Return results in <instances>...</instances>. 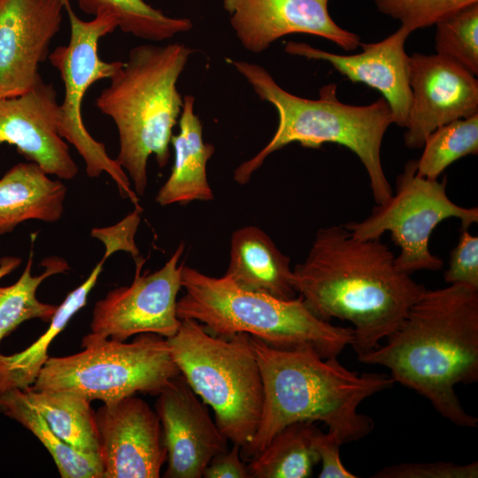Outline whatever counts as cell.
Segmentation results:
<instances>
[{"mask_svg": "<svg viewBox=\"0 0 478 478\" xmlns=\"http://www.w3.org/2000/svg\"><path fill=\"white\" fill-rule=\"evenodd\" d=\"M381 238L358 239L343 226L320 228L305 261L293 268V286L319 319L352 324L357 356L380 345L427 289L399 271Z\"/></svg>", "mask_w": 478, "mask_h": 478, "instance_id": "cell-1", "label": "cell"}, {"mask_svg": "<svg viewBox=\"0 0 478 478\" xmlns=\"http://www.w3.org/2000/svg\"><path fill=\"white\" fill-rule=\"evenodd\" d=\"M383 345L358 356L382 366L395 382L429 401L444 419L475 428L455 387L478 381V289L466 284L426 289Z\"/></svg>", "mask_w": 478, "mask_h": 478, "instance_id": "cell-2", "label": "cell"}, {"mask_svg": "<svg viewBox=\"0 0 478 478\" xmlns=\"http://www.w3.org/2000/svg\"><path fill=\"white\" fill-rule=\"evenodd\" d=\"M263 386V406L257 432L240 451L247 462L284 427L320 421L343 444L363 439L374 428L373 419L358 412L366 398L390 389V374H358L337 357L324 358L311 346L273 347L251 336Z\"/></svg>", "mask_w": 478, "mask_h": 478, "instance_id": "cell-3", "label": "cell"}, {"mask_svg": "<svg viewBox=\"0 0 478 478\" xmlns=\"http://www.w3.org/2000/svg\"><path fill=\"white\" fill-rule=\"evenodd\" d=\"M227 62L278 113L277 129L269 143L235 170L237 183H248L270 154L289 143L296 142L305 148L318 149L333 143L358 156L367 173L375 204L392 195L381 158L383 136L393 124L391 110L384 98L363 106L346 104L338 100L336 85L329 83L319 90L318 99H307L286 91L259 65L231 58Z\"/></svg>", "mask_w": 478, "mask_h": 478, "instance_id": "cell-4", "label": "cell"}, {"mask_svg": "<svg viewBox=\"0 0 478 478\" xmlns=\"http://www.w3.org/2000/svg\"><path fill=\"white\" fill-rule=\"evenodd\" d=\"M194 51L179 42L135 46L96 100L97 109L117 127L116 160L138 197L146 190L150 156L155 155L161 168L170 159L173 128L183 104L177 81Z\"/></svg>", "mask_w": 478, "mask_h": 478, "instance_id": "cell-5", "label": "cell"}, {"mask_svg": "<svg viewBox=\"0 0 478 478\" xmlns=\"http://www.w3.org/2000/svg\"><path fill=\"white\" fill-rule=\"evenodd\" d=\"M176 312L195 320L212 335L246 333L276 348L311 346L324 358L337 357L353 339L351 327L317 318L298 296L281 299L243 289L228 277H212L183 265Z\"/></svg>", "mask_w": 478, "mask_h": 478, "instance_id": "cell-6", "label": "cell"}, {"mask_svg": "<svg viewBox=\"0 0 478 478\" xmlns=\"http://www.w3.org/2000/svg\"><path fill=\"white\" fill-rule=\"evenodd\" d=\"M172 358L193 391L210 405L214 420L241 451L251 443L262 406V378L251 335H214L195 320H182L166 338Z\"/></svg>", "mask_w": 478, "mask_h": 478, "instance_id": "cell-7", "label": "cell"}, {"mask_svg": "<svg viewBox=\"0 0 478 478\" xmlns=\"http://www.w3.org/2000/svg\"><path fill=\"white\" fill-rule=\"evenodd\" d=\"M81 346L79 353L49 358L30 388L69 390L111 404L138 392L158 396L181 374L166 338L154 333L130 343L101 339Z\"/></svg>", "mask_w": 478, "mask_h": 478, "instance_id": "cell-8", "label": "cell"}, {"mask_svg": "<svg viewBox=\"0 0 478 478\" xmlns=\"http://www.w3.org/2000/svg\"><path fill=\"white\" fill-rule=\"evenodd\" d=\"M447 178L431 180L417 173V160H409L396 179V193L376 204L361 221L343 227L361 240L378 239L389 232L400 248L395 258L397 268L411 274L420 270L437 271L443 267L441 258L428 248L435 227L444 220H459L461 228L478 221L477 207H463L452 202L446 191Z\"/></svg>", "mask_w": 478, "mask_h": 478, "instance_id": "cell-9", "label": "cell"}, {"mask_svg": "<svg viewBox=\"0 0 478 478\" xmlns=\"http://www.w3.org/2000/svg\"><path fill=\"white\" fill-rule=\"evenodd\" d=\"M65 10L71 27L69 43L57 47L49 55L50 64L59 72L65 91L59 104L58 134L83 158L89 177L106 173L121 196L127 197L135 207H140L129 177L119 162L107 154L104 144L91 136L81 115L83 97L89 87L102 79H110L122 63L106 62L98 55L99 40L118 28V21L109 14L82 20L73 11L69 0H65Z\"/></svg>", "mask_w": 478, "mask_h": 478, "instance_id": "cell-10", "label": "cell"}, {"mask_svg": "<svg viewBox=\"0 0 478 478\" xmlns=\"http://www.w3.org/2000/svg\"><path fill=\"white\" fill-rule=\"evenodd\" d=\"M184 251L181 243L158 271L141 274L145 262L135 259V274L129 286L120 287L95 304L90 332L81 343L101 339L126 341L132 335L154 333L165 338L174 335L181 323L176 312L177 295L181 288L179 265Z\"/></svg>", "mask_w": 478, "mask_h": 478, "instance_id": "cell-11", "label": "cell"}, {"mask_svg": "<svg viewBox=\"0 0 478 478\" xmlns=\"http://www.w3.org/2000/svg\"><path fill=\"white\" fill-rule=\"evenodd\" d=\"M103 478H158L167 453L156 411L135 395L96 412Z\"/></svg>", "mask_w": 478, "mask_h": 478, "instance_id": "cell-12", "label": "cell"}, {"mask_svg": "<svg viewBox=\"0 0 478 478\" xmlns=\"http://www.w3.org/2000/svg\"><path fill=\"white\" fill-rule=\"evenodd\" d=\"M409 84L412 104L404 135L408 148H422L437 127L478 113L477 79L438 54L410 56Z\"/></svg>", "mask_w": 478, "mask_h": 478, "instance_id": "cell-13", "label": "cell"}, {"mask_svg": "<svg viewBox=\"0 0 478 478\" xmlns=\"http://www.w3.org/2000/svg\"><path fill=\"white\" fill-rule=\"evenodd\" d=\"M65 0H0V95L19 96L42 81L39 68L58 33Z\"/></svg>", "mask_w": 478, "mask_h": 478, "instance_id": "cell-14", "label": "cell"}, {"mask_svg": "<svg viewBox=\"0 0 478 478\" xmlns=\"http://www.w3.org/2000/svg\"><path fill=\"white\" fill-rule=\"evenodd\" d=\"M155 411L167 453L164 477L201 478L210 460L228 449L207 405L181 374L158 395Z\"/></svg>", "mask_w": 478, "mask_h": 478, "instance_id": "cell-15", "label": "cell"}, {"mask_svg": "<svg viewBox=\"0 0 478 478\" xmlns=\"http://www.w3.org/2000/svg\"><path fill=\"white\" fill-rule=\"evenodd\" d=\"M329 0H223L230 25L242 46L255 54L291 34L325 38L351 51L359 37L338 26L328 12Z\"/></svg>", "mask_w": 478, "mask_h": 478, "instance_id": "cell-16", "label": "cell"}, {"mask_svg": "<svg viewBox=\"0 0 478 478\" xmlns=\"http://www.w3.org/2000/svg\"><path fill=\"white\" fill-rule=\"evenodd\" d=\"M59 104L51 83L39 82L19 96L0 99V143L14 145L48 174L74 178L78 166L58 134Z\"/></svg>", "mask_w": 478, "mask_h": 478, "instance_id": "cell-17", "label": "cell"}, {"mask_svg": "<svg viewBox=\"0 0 478 478\" xmlns=\"http://www.w3.org/2000/svg\"><path fill=\"white\" fill-rule=\"evenodd\" d=\"M411 32L400 27L385 39L373 43L360 42L362 52L338 55L305 42H289L284 50L307 59L328 62L353 83H364L379 90L388 103L393 123L405 127L412 104L409 84V59L405 43Z\"/></svg>", "mask_w": 478, "mask_h": 478, "instance_id": "cell-18", "label": "cell"}, {"mask_svg": "<svg viewBox=\"0 0 478 478\" xmlns=\"http://www.w3.org/2000/svg\"><path fill=\"white\" fill-rule=\"evenodd\" d=\"M224 275L246 290L281 299H292L297 295L289 258L257 226H244L233 232Z\"/></svg>", "mask_w": 478, "mask_h": 478, "instance_id": "cell-19", "label": "cell"}, {"mask_svg": "<svg viewBox=\"0 0 478 478\" xmlns=\"http://www.w3.org/2000/svg\"><path fill=\"white\" fill-rule=\"evenodd\" d=\"M194 104L193 96L186 95L183 97L178 120L179 132L173 135L171 139L174 151L173 165L168 179L155 198L161 206L214 198L207 179L206 166L215 147L203 139V126L194 112Z\"/></svg>", "mask_w": 478, "mask_h": 478, "instance_id": "cell-20", "label": "cell"}, {"mask_svg": "<svg viewBox=\"0 0 478 478\" xmlns=\"http://www.w3.org/2000/svg\"><path fill=\"white\" fill-rule=\"evenodd\" d=\"M66 195L65 184L50 179L37 164L15 165L0 179V235L29 220L58 221Z\"/></svg>", "mask_w": 478, "mask_h": 478, "instance_id": "cell-21", "label": "cell"}, {"mask_svg": "<svg viewBox=\"0 0 478 478\" xmlns=\"http://www.w3.org/2000/svg\"><path fill=\"white\" fill-rule=\"evenodd\" d=\"M105 260L96 265L89 277L71 291L58 306L48 329L29 347L12 355L0 354V394L11 389L32 386L46 363L48 349L72 317L85 306L88 296L96 285Z\"/></svg>", "mask_w": 478, "mask_h": 478, "instance_id": "cell-22", "label": "cell"}, {"mask_svg": "<svg viewBox=\"0 0 478 478\" xmlns=\"http://www.w3.org/2000/svg\"><path fill=\"white\" fill-rule=\"evenodd\" d=\"M23 392L50 429L66 443L83 454L99 455L96 412L85 397L69 390Z\"/></svg>", "mask_w": 478, "mask_h": 478, "instance_id": "cell-23", "label": "cell"}, {"mask_svg": "<svg viewBox=\"0 0 478 478\" xmlns=\"http://www.w3.org/2000/svg\"><path fill=\"white\" fill-rule=\"evenodd\" d=\"M315 422L291 423L247 461L250 478H307L320 462L312 447Z\"/></svg>", "mask_w": 478, "mask_h": 478, "instance_id": "cell-24", "label": "cell"}, {"mask_svg": "<svg viewBox=\"0 0 478 478\" xmlns=\"http://www.w3.org/2000/svg\"><path fill=\"white\" fill-rule=\"evenodd\" d=\"M0 408L30 430L49 451L63 478H103L99 455L83 454L62 441L27 401L22 389L0 394Z\"/></svg>", "mask_w": 478, "mask_h": 478, "instance_id": "cell-25", "label": "cell"}, {"mask_svg": "<svg viewBox=\"0 0 478 478\" xmlns=\"http://www.w3.org/2000/svg\"><path fill=\"white\" fill-rule=\"evenodd\" d=\"M33 257L32 248L19 279L12 285L0 287V342L26 320L40 319L50 322L58 308L39 301L36 290L44 280L66 272L69 266L64 258L52 256L42 260L44 271L33 275Z\"/></svg>", "mask_w": 478, "mask_h": 478, "instance_id": "cell-26", "label": "cell"}, {"mask_svg": "<svg viewBox=\"0 0 478 478\" xmlns=\"http://www.w3.org/2000/svg\"><path fill=\"white\" fill-rule=\"evenodd\" d=\"M77 4L84 13L112 15L123 33L152 42L171 39L193 27L189 19L169 17L143 0H77Z\"/></svg>", "mask_w": 478, "mask_h": 478, "instance_id": "cell-27", "label": "cell"}, {"mask_svg": "<svg viewBox=\"0 0 478 478\" xmlns=\"http://www.w3.org/2000/svg\"><path fill=\"white\" fill-rule=\"evenodd\" d=\"M417 160V173L436 180L456 160L478 153V113L435 129Z\"/></svg>", "mask_w": 478, "mask_h": 478, "instance_id": "cell-28", "label": "cell"}, {"mask_svg": "<svg viewBox=\"0 0 478 478\" xmlns=\"http://www.w3.org/2000/svg\"><path fill=\"white\" fill-rule=\"evenodd\" d=\"M436 54L478 74V3L461 8L436 24Z\"/></svg>", "mask_w": 478, "mask_h": 478, "instance_id": "cell-29", "label": "cell"}, {"mask_svg": "<svg viewBox=\"0 0 478 478\" xmlns=\"http://www.w3.org/2000/svg\"><path fill=\"white\" fill-rule=\"evenodd\" d=\"M377 9L400 21L412 33L436 25L458 10L478 3V0H374Z\"/></svg>", "mask_w": 478, "mask_h": 478, "instance_id": "cell-30", "label": "cell"}, {"mask_svg": "<svg viewBox=\"0 0 478 478\" xmlns=\"http://www.w3.org/2000/svg\"><path fill=\"white\" fill-rule=\"evenodd\" d=\"M372 478H477L478 462L457 464L448 461L405 462L383 467Z\"/></svg>", "mask_w": 478, "mask_h": 478, "instance_id": "cell-31", "label": "cell"}, {"mask_svg": "<svg viewBox=\"0 0 478 478\" xmlns=\"http://www.w3.org/2000/svg\"><path fill=\"white\" fill-rule=\"evenodd\" d=\"M443 278L449 284H466L478 289V237L472 235L468 228H461Z\"/></svg>", "mask_w": 478, "mask_h": 478, "instance_id": "cell-32", "label": "cell"}, {"mask_svg": "<svg viewBox=\"0 0 478 478\" xmlns=\"http://www.w3.org/2000/svg\"><path fill=\"white\" fill-rule=\"evenodd\" d=\"M141 207L135 210L115 225L106 227H95L91 236L100 240L105 246L102 258L106 261L113 253L119 251L128 252L135 259L140 258L135 236L141 221Z\"/></svg>", "mask_w": 478, "mask_h": 478, "instance_id": "cell-33", "label": "cell"}, {"mask_svg": "<svg viewBox=\"0 0 478 478\" xmlns=\"http://www.w3.org/2000/svg\"><path fill=\"white\" fill-rule=\"evenodd\" d=\"M343 444L340 438L332 431L323 433L319 428L312 436V447L321 462L320 478H356L357 475L349 471L340 458V448Z\"/></svg>", "mask_w": 478, "mask_h": 478, "instance_id": "cell-34", "label": "cell"}, {"mask_svg": "<svg viewBox=\"0 0 478 478\" xmlns=\"http://www.w3.org/2000/svg\"><path fill=\"white\" fill-rule=\"evenodd\" d=\"M240 446L233 443L230 450L215 455L203 471L204 478H250L246 462L240 454Z\"/></svg>", "mask_w": 478, "mask_h": 478, "instance_id": "cell-35", "label": "cell"}, {"mask_svg": "<svg viewBox=\"0 0 478 478\" xmlns=\"http://www.w3.org/2000/svg\"><path fill=\"white\" fill-rule=\"evenodd\" d=\"M18 257H4L0 258V280L13 272L21 263Z\"/></svg>", "mask_w": 478, "mask_h": 478, "instance_id": "cell-36", "label": "cell"}, {"mask_svg": "<svg viewBox=\"0 0 478 478\" xmlns=\"http://www.w3.org/2000/svg\"><path fill=\"white\" fill-rule=\"evenodd\" d=\"M1 98H4V97H3V96L0 95V99H1Z\"/></svg>", "mask_w": 478, "mask_h": 478, "instance_id": "cell-37", "label": "cell"}]
</instances>
